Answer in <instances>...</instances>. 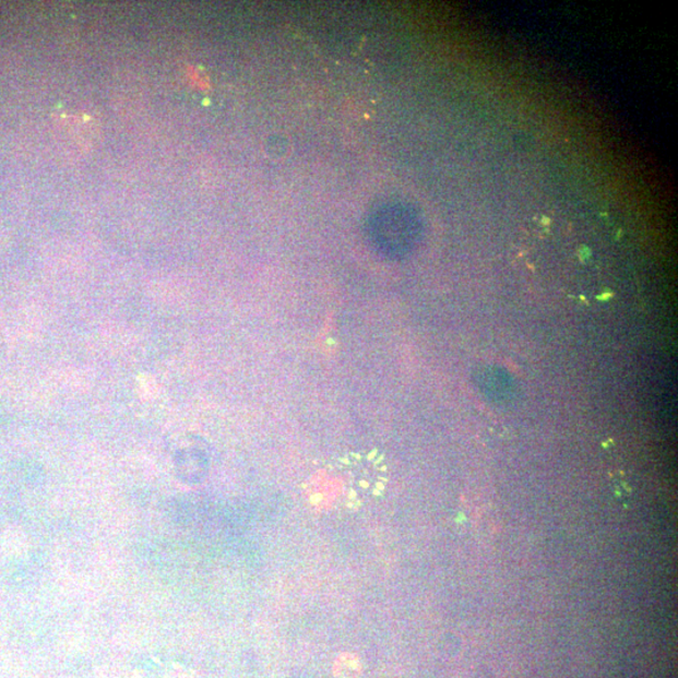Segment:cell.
<instances>
[{
  "label": "cell",
  "instance_id": "obj_1",
  "mask_svg": "<svg viewBox=\"0 0 678 678\" xmlns=\"http://www.w3.org/2000/svg\"><path fill=\"white\" fill-rule=\"evenodd\" d=\"M361 671V661L352 653H342L333 665V674L336 678H358Z\"/></svg>",
  "mask_w": 678,
  "mask_h": 678
}]
</instances>
